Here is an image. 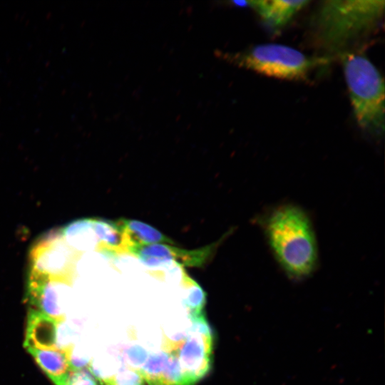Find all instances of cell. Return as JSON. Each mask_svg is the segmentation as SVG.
<instances>
[{
    "label": "cell",
    "mask_w": 385,
    "mask_h": 385,
    "mask_svg": "<svg viewBox=\"0 0 385 385\" xmlns=\"http://www.w3.org/2000/svg\"><path fill=\"white\" fill-rule=\"evenodd\" d=\"M39 367L55 385H65L71 372V346L57 349L26 348Z\"/></svg>",
    "instance_id": "cell-10"
},
{
    "label": "cell",
    "mask_w": 385,
    "mask_h": 385,
    "mask_svg": "<svg viewBox=\"0 0 385 385\" xmlns=\"http://www.w3.org/2000/svg\"><path fill=\"white\" fill-rule=\"evenodd\" d=\"M188 295L184 300L190 319L204 315L203 309L206 295L202 288L191 279H189Z\"/></svg>",
    "instance_id": "cell-12"
},
{
    "label": "cell",
    "mask_w": 385,
    "mask_h": 385,
    "mask_svg": "<svg viewBox=\"0 0 385 385\" xmlns=\"http://www.w3.org/2000/svg\"><path fill=\"white\" fill-rule=\"evenodd\" d=\"M144 385H168L165 384H160V383H145Z\"/></svg>",
    "instance_id": "cell-15"
},
{
    "label": "cell",
    "mask_w": 385,
    "mask_h": 385,
    "mask_svg": "<svg viewBox=\"0 0 385 385\" xmlns=\"http://www.w3.org/2000/svg\"><path fill=\"white\" fill-rule=\"evenodd\" d=\"M191 322L192 325L187 336L165 351L175 352L187 383L195 385L212 366L213 336L205 315Z\"/></svg>",
    "instance_id": "cell-5"
},
{
    "label": "cell",
    "mask_w": 385,
    "mask_h": 385,
    "mask_svg": "<svg viewBox=\"0 0 385 385\" xmlns=\"http://www.w3.org/2000/svg\"><path fill=\"white\" fill-rule=\"evenodd\" d=\"M257 222L288 277L302 279L314 271L317 243L312 222L302 208L292 204L278 205L259 217Z\"/></svg>",
    "instance_id": "cell-1"
},
{
    "label": "cell",
    "mask_w": 385,
    "mask_h": 385,
    "mask_svg": "<svg viewBox=\"0 0 385 385\" xmlns=\"http://www.w3.org/2000/svg\"><path fill=\"white\" fill-rule=\"evenodd\" d=\"M338 56L359 126L374 136L382 135L385 125V90L382 76L361 52L349 50Z\"/></svg>",
    "instance_id": "cell-3"
},
{
    "label": "cell",
    "mask_w": 385,
    "mask_h": 385,
    "mask_svg": "<svg viewBox=\"0 0 385 385\" xmlns=\"http://www.w3.org/2000/svg\"><path fill=\"white\" fill-rule=\"evenodd\" d=\"M106 385H144L139 369L123 368L114 376L103 380Z\"/></svg>",
    "instance_id": "cell-13"
},
{
    "label": "cell",
    "mask_w": 385,
    "mask_h": 385,
    "mask_svg": "<svg viewBox=\"0 0 385 385\" xmlns=\"http://www.w3.org/2000/svg\"><path fill=\"white\" fill-rule=\"evenodd\" d=\"M61 322L30 308L27 314L25 348L57 349L58 327Z\"/></svg>",
    "instance_id": "cell-6"
},
{
    "label": "cell",
    "mask_w": 385,
    "mask_h": 385,
    "mask_svg": "<svg viewBox=\"0 0 385 385\" xmlns=\"http://www.w3.org/2000/svg\"><path fill=\"white\" fill-rule=\"evenodd\" d=\"M123 232V247L128 252L130 247L150 243L173 242L154 227L135 220L120 219L118 221Z\"/></svg>",
    "instance_id": "cell-11"
},
{
    "label": "cell",
    "mask_w": 385,
    "mask_h": 385,
    "mask_svg": "<svg viewBox=\"0 0 385 385\" xmlns=\"http://www.w3.org/2000/svg\"><path fill=\"white\" fill-rule=\"evenodd\" d=\"M221 56L239 67L267 76L291 81H306L318 67L330 62L327 56H309L289 46L262 43L243 51L224 53Z\"/></svg>",
    "instance_id": "cell-4"
},
{
    "label": "cell",
    "mask_w": 385,
    "mask_h": 385,
    "mask_svg": "<svg viewBox=\"0 0 385 385\" xmlns=\"http://www.w3.org/2000/svg\"><path fill=\"white\" fill-rule=\"evenodd\" d=\"M65 385H102L101 380L88 369L71 372Z\"/></svg>",
    "instance_id": "cell-14"
},
{
    "label": "cell",
    "mask_w": 385,
    "mask_h": 385,
    "mask_svg": "<svg viewBox=\"0 0 385 385\" xmlns=\"http://www.w3.org/2000/svg\"><path fill=\"white\" fill-rule=\"evenodd\" d=\"M247 2L267 26L274 31H279L287 26L310 1L257 0Z\"/></svg>",
    "instance_id": "cell-9"
},
{
    "label": "cell",
    "mask_w": 385,
    "mask_h": 385,
    "mask_svg": "<svg viewBox=\"0 0 385 385\" xmlns=\"http://www.w3.org/2000/svg\"><path fill=\"white\" fill-rule=\"evenodd\" d=\"M213 250L214 245L189 251L165 245L150 244L143 247L142 255L153 267L163 265L172 260L187 266H200Z\"/></svg>",
    "instance_id": "cell-8"
},
{
    "label": "cell",
    "mask_w": 385,
    "mask_h": 385,
    "mask_svg": "<svg viewBox=\"0 0 385 385\" xmlns=\"http://www.w3.org/2000/svg\"><path fill=\"white\" fill-rule=\"evenodd\" d=\"M26 300L35 310L51 316L60 322L64 316L58 305V297L54 284L45 277L31 271L28 278Z\"/></svg>",
    "instance_id": "cell-7"
},
{
    "label": "cell",
    "mask_w": 385,
    "mask_h": 385,
    "mask_svg": "<svg viewBox=\"0 0 385 385\" xmlns=\"http://www.w3.org/2000/svg\"><path fill=\"white\" fill-rule=\"evenodd\" d=\"M383 0H327L314 16V29L320 46L339 55L366 36L379 24L384 11Z\"/></svg>",
    "instance_id": "cell-2"
}]
</instances>
